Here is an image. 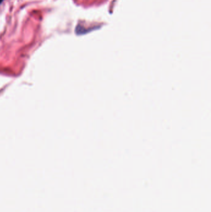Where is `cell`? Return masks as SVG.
Listing matches in <instances>:
<instances>
[{
    "mask_svg": "<svg viewBox=\"0 0 211 212\" xmlns=\"http://www.w3.org/2000/svg\"><path fill=\"white\" fill-rule=\"evenodd\" d=\"M4 0H0V4H1L2 3H3V1Z\"/></svg>",
    "mask_w": 211,
    "mask_h": 212,
    "instance_id": "obj_1",
    "label": "cell"
}]
</instances>
